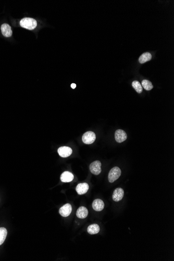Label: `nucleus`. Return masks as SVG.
Segmentation results:
<instances>
[{
    "mask_svg": "<svg viewBox=\"0 0 174 261\" xmlns=\"http://www.w3.org/2000/svg\"><path fill=\"white\" fill-rule=\"evenodd\" d=\"M20 25L28 30H33L37 27V22L34 18H24L20 20Z\"/></svg>",
    "mask_w": 174,
    "mask_h": 261,
    "instance_id": "nucleus-1",
    "label": "nucleus"
},
{
    "mask_svg": "<svg viewBox=\"0 0 174 261\" xmlns=\"http://www.w3.org/2000/svg\"><path fill=\"white\" fill-rule=\"evenodd\" d=\"M121 175V170L118 167H114L112 168L110 170L108 175V179L109 182L113 183L117 179L119 178Z\"/></svg>",
    "mask_w": 174,
    "mask_h": 261,
    "instance_id": "nucleus-2",
    "label": "nucleus"
},
{
    "mask_svg": "<svg viewBox=\"0 0 174 261\" xmlns=\"http://www.w3.org/2000/svg\"><path fill=\"white\" fill-rule=\"evenodd\" d=\"M96 136L95 133L92 131H88L83 134V141L86 145H90L95 141Z\"/></svg>",
    "mask_w": 174,
    "mask_h": 261,
    "instance_id": "nucleus-3",
    "label": "nucleus"
},
{
    "mask_svg": "<svg viewBox=\"0 0 174 261\" xmlns=\"http://www.w3.org/2000/svg\"><path fill=\"white\" fill-rule=\"evenodd\" d=\"M101 163L99 161H95L90 165V170L91 173L98 175L101 172Z\"/></svg>",
    "mask_w": 174,
    "mask_h": 261,
    "instance_id": "nucleus-4",
    "label": "nucleus"
},
{
    "mask_svg": "<svg viewBox=\"0 0 174 261\" xmlns=\"http://www.w3.org/2000/svg\"><path fill=\"white\" fill-rule=\"evenodd\" d=\"M127 135L125 131L123 130L122 129H119L115 131V139L117 142L122 143L123 142L125 141L127 139Z\"/></svg>",
    "mask_w": 174,
    "mask_h": 261,
    "instance_id": "nucleus-5",
    "label": "nucleus"
},
{
    "mask_svg": "<svg viewBox=\"0 0 174 261\" xmlns=\"http://www.w3.org/2000/svg\"><path fill=\"white\" fill-rule=\"evenodd\" d=\"M72 211V206L69 203H67L59 209V213L61 216L66 217L68 216L71 214Z\"/></svg>",
    "mask_w": 174,
    "mask_h": 261,
    "instance_id": "nucleus-6",
    "label": "nucleus"
},
{
    "mask_svg": "<svg viewBox=\"0 0 174 261\" xmlns=\"http://www.w3.org/2000/svg\"><path fill=\"white\" fill-rule=\"evenodd\" d=\"M124 195V190L121 188H117L113 192L112 198L113 201H114L115 202H119L121 200H122Z\"/></svg>",
    "mask_w": 174,
    "mask_h": 261,
    "instance_id": "nucleus-7",
    "label": "nucleus"
},
{
    "mask_svg": "<svg viewBox=\"0 0 174 261\" xmlns=\"http://www.w3.org/2000/svg\"><path fill=\"white\" fill-rule=\"evenodd\" d=\"M58 153L62 157H68L73 153L72 148L68 147H60L58 149Z\"/></svg>",
    "mask_w": 174,
    "mask_h": 261,
    "instance_id": "nucleus-8",
    "label": "nucleus"
},
{
    "mask_svg": "<svg viewBox=\"0 0 174 261\" xmlns=\"http://www.w3.org/2000/svg\"><path fill=\"white\" fill-rule=\"evenodd\" d=\"M89 189V185L87 183H80L78 184L76 190L79 195H82L86 193Z\"/></svg>",
    "mask_w": 174,
    "mask_h": 261,
    "instance_id": "nucleus-9",
    "label": "nucleus"
},
{
    "mask_svg": "<svg viewBox=\"0 0 174 261\" xmlns=\"http://www.w3.org/2000/svg\"><path fill=\"white\" fill-rule=\"evenodd\" d=\"M92 208L95 211L100 212L102 211L104 208V202L102 200L99 198L95 199L92 203Z\"/></svg>",
    "mask_w": 174,
    "mask_h": 261,
    "instance_id": "nucleus-10",
    "label": "nucleus"
},
{
    "mask_svg": "<svg viewBox=\"0 0 174 261\" xmlns=\"http://www.w3.org/2000/svg\"><path fill=\"white\" fill-rule=\"evenodd\" d=\"M74 175L73 173L66 171L62 173L60 179L63 183H69L74 179Z\"/></svg>",
    "mask_w": 174,
    "mask_h": 261,
    "instance_id": "nucleus-11",
    "label": "nucleus"
},
{
    "mask_svg": "<svg viewBox=\"0 0 174 261\" xmlns=\"http://www.w3.org/2000/svg\"><path fill=\"white\" fill-rule=\"evenodd\" d=\"M2 34L5 37H9L12 35V30L10 26L7 23H3L1 26Z\"/></svg>",
    "mask_w": 174,
    "mask_h": 261,
    "instance_id": "nucleus-12",
    "label": "nucleus"
},
{
    "mask_svg": "<svg viewBox=\"0 0 174 261\" xmlns=\"http://www.w3.org/2000/svg\"><path fill=\"white\" fill-rule=\"evenodd\" d=\"M88 215V211L87 209L84 206H80L76 212L77 216L79 218H85L87 217Z\"/></svg>",
    "mask_w": 174,
    "mask_h": 261,
    "instance_id": "nucleus-13",
    "label": "nucleus"
},
{
    "mask_svg": "<svg viewBox=\"0 0 174 261\" xmlns=\"http://www.w3.org/2000/svg\"><path fill=\"white\" fill-rule=\"evenodd\" d=\"M87 231L90 234H97L100 231V227L97 223L92 224L88 226Z\"/></svg>",
    "mask_w": 174,
    "mask_h": 261,
    "instance_id": "nucleus-14",
    "label": "nucleus"
},
{
    "mask_svg": "<svg viewBox=\"0 0 174 261\" xmlns=\"http://www.w3.org/2000/svg\"><path fill=\"white\" fill-rule=\"evenodd\" d=\"M151 59H152V55L149 52H146L142 54V55L140 56L139 61L141 64H144L147 61H150Z\"/></svg>",
    "mask_w": 174,
    "mask_h": 261,
    "instance_id": "nucleus-15",
    "label": "nucleus"
},
{
    "mask_svg": "<svg viewBox=\"0 0 174 261\" xmlns=\"http://www.w3.org/2000/svg\"><path fill=\"white\" fill-rule=\"evenodd\" d=\"M7 234V231L5 228L1 227L0 228V245H2L4 241L5 240Z\"/></svg>",
    "mask_w": 174,
    "mask_h": 261,
    "instance_id": "nucleus-16",
    "label": "nucleus"
},
{
    "mask_svg": "<svg viewBox=\"0 0 174 261\" xmlns=\"http://www.w3.org/2000/svg\"><path fill=\"white\" fill-rule=\"evenodd\" d=\"M132 86L133 88L135 89L138 93H141L142 92V87L141 84H140V82L138 81H133L132 83Z\"/></svg>",
    "mask_w": 174,
    "mask_h": 261,
    "instance_id": "nucleus-17",
    "label": "nucleus"
},
{
    "mask_svg": "<svg viewBox=\"0 0 174 261\" xmlns=\"http://www.w3.org/2000/svg\"><path fill=\"white\" fill-rule=\"evenodd\" d=\"M141 86H143V87L147 91L151 90L153 88L152 84L150 81L147 80H144L142 81Z\"/></svg>",
    "mask_w": 174,
    "mask_h": 261,
    "instance_id": "nucleus-18",
    "label": "nucleus"
},
{
    "mask_svg": "<svg viewBox=\"0 0 174 261\" xmlns=\"http://www.w3.org/2000/svg\"><path fill=\"white\" fill-rule=\"evenodd\" d=\"M71 87H72V88H73V89H75L76 87V84H71Z\"/></svg>",
    "mask_w": 174,
    "mask_h": 261,
    "instance_id": "nucleus-19",
    "label": "nucleus"
}]
</instances>
